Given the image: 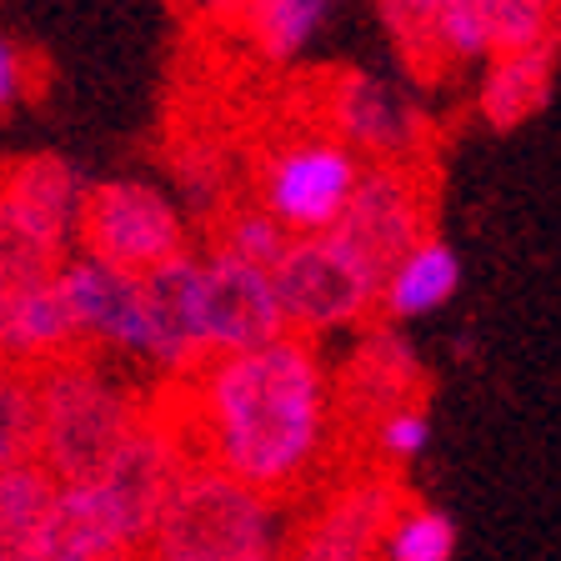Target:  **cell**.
<instances>
[{"label": "cell", "mask_w": 561, "mask_h": 561, "mask_svg": "<svg viewBox=\"0 0 561 561\" xmlns=\"http://www.w3.org/2000/svg\"><path fill=\"white\" fill-rule=\"evenodd\" d=\"M456 291H461V256H456V245L442 241V236H421L407 256H397L386 266L381 291H376V311L391 327H407V321L442 311Z\"/></svg>", "instance_id": "18"}, {"label": "cell", "mask_w": 561, "mask_h": 561, "mask_svg": "<svg viewBox=\"0 0 561 561\" xmlns=\"http://www.w3.org/2000/svg\"><path fill=\"white\" fill-rule=\"evenodd\" d=\"M366 161L346 151L327 130H301V136L276 140L261 156L256 171V206L286 236H327L341 221L351 191L362 181Z\"/></svg>", "instance_id": "8"}, {"label": "cell", "mask_w": 561, "mask_h": 561, "mask_svg": "<svg viewBox=\"0 0 561 561\" xmlns=\"http://www.w3.org/2000/svg\"><path fill=\"white\" fill-rule=\"evenodd\" d=\"M456 551V522L442 512V506L411 502L391 516L386 526V547L381 561H451Z\"/></svg>", "instance_id": "22"}, {"label": "cell", "mask_w": 561, "mask_h": 561, "mask_svg": "<svg viewBox=\"0 0 561 561\" xmlns=\"http://www.w3.org/2000/svg\"><path fill=\"white\" fill-rule=\"evenodd\" d=\"M362 442H366L362 467H371V456H376V471H391V477H397L401 467H411V461L432 446V416H426L421 401H411V407H397V411H386L381 421H371Z\"/></svg>", "instance_id": "23"}, {"label": "cell", "mask_w": 561, "mask_h": 561, "mask_svg": "<svg viewBox=\"0 0 561 561\" xmlns=\"http://www.w3.org/2000/svg\"><path fill=\"white\" fill-rule=\"evenodd\" d=\"M175 5L191 11V15H201V21H231L241 0H175Z\"/></svg>", "instance_id": "29"}, {"label": "cell", "mask_w": 561, "mask_h": 561, "mask_svg": "<svg viewBox=\"0 0 561 561\" xmlns=\"http://www.w3.org/2000/svg\"><path fill=\"white\" fill-rule=\"evenodd\" d=\"M60 301H66L70 336H76L81 351L105 356L116 366L140 362V336H146L140 276L70 251L66 266H60Z\"/></svg>", "instance_id": "13"}, {"label": "cell", "mask_w": 561, "mask_h": 561, "mask_svg": "<svg viewBox=\"0 0 561 561\" xmlns=\"http://www.w3.org/2000/svg\"><path fill=\"white\" fill-rule=\"evenodd\" d=\"M291 241H296V236L280 231V226L271 221L256 201H251V206H231L221 216V226H216V245H221V251L251 261V266H266V271L276 266L280 251H286Z\"/></svg>", "instance_id": "26"}, {"label": "cell", "mask_w": 561, "mask_h": 561, "mask_svg": "<svg viewBox=\"0 0 561 561\" xmlns=\"http://www.w3.org/2000/svg\"><path fill=\"white\" fill-rule=\"evenodd\" d=\"M331 371L316 341L276 336L256 351L216 356L186 376L175 416L186 432L191 461H206L221 477L261 491L280 506H296L327 481L336 442Z\"/></svg>", "instance_id": "1"}, {"label": "cell", "mask_w": 561, "mask_h": 561, "mask_svg": "<svg viewBox=\"0 0 561 561\" xmlns=\"http://www.w3.org/2000/svg\"><path fill=\"white\" fill-rule=\"evenodd\" d=\"M346 0H241L231 21L266 66H291L327 35Z\"/></svg>", "instance_id": "19"}, {"label": "cell", "mask_w": 561, "mask_h": 561, "mask_svg": "<svg viewBox=\"0 0 561 561\" xmlns=\"http://www.w3.org/2000/svg\"><path fill=\"white\" fill-rule=\"evenodd\" d=\"M201 336H206V362L286 336L271 271L210 245L201 256Z\"/></svg>", "instance_id": "12"}, {"label": "cell", "mask_w": 561, "mask_h": 561, "mask_svg": "<svg viewBox=\"0 0 561 561\" xmlns=\"http://www.w3.org/2000/svg\"><path fill=\"white\" fill-rule=\"evenodd\" d=\"M331 236H341L376 276H386L391 261L407 256L421 236H432V175H426V165H366Z\"/></svg>", "instance_id": "10"}, {"label": "cell", "mask_w": 561, "mask_h": 561, "mask_svg": "<svg viewBox=\"0 0 561 561\" xmlns=\"http://www.w3.org/2000/svg\"><path fill=\"white\" fill-rule=\"evenodd\" d=\"M376 11H381L391 46L407 56V66L432 70V21L442 0H376Z\"/></svg>", "instance_id": "27"}, {"label": "cell", "mask_w": 561, "mask_h": 561, "mask_svg": "<svg viewBox=\"0 0 561 561\" xmlns=\"http://www.w3.org/2000/svg\"><path fill=\"white\" fill-rule=\"evenodd\" d=\"M421 391V366L416 351L397 336L391 327L362 336V346L351 351L341 386H331V401H336V426H346L351 436H366L371 421H381L386 411L411 407Z\"/></svg>", "instance_id": "15"}, {"label": "cell", "mask_w": 561, "mask_h": 561, "mask_svg": "<svg viewBox=\"0 0 561 561\" xmlns=\"http://www.w3.org/2000/svg\"><path fill=\"white\" fill-rule=\"evenodd\" d=\"M50 491L56 481L35 467H11L0 471V561H21L25 547H31L35 526L50 506Z\"/></svg>", "instance_id": "21"}, {"label": "cell", "mask_w": 561, "mask_h": 561, "mask_svg": "<svg viewBox=\"0 0 561 561\" xmlns=\"http://www.w3.org/2000/svg\"><path fill=\"white\" fill-rule=\"evenodd\" d=\"M76 251L70 236L35 221L0 191V356L11 366L56 362L76 351L70 316L60 301V266Z\"/></svg>", "instance_id": "4"}, {"label": "cell", "mask_w": 561, "mask_h": 561, "mask_svg": "<svg viewBox=\"0 0 561 561\" xmlns=\"http://www.w3.org/2000/svg\"><path fill=\"white\" fill-rule=\"evenodd\" d=\"M186 206L175 191L146 175H105L91 181L81 201V226H76V245L81 256L105 261L130 276H146L161 261L191 251L186 245Z\"/></svg>", "instance_id": "6"}, {"label": "cell", "mask_w": 561, "mask_h": 561, "mask_svg": "<svg viewBox=\"0 0 561 561\" xmlns=\"http://www.w3.org/2000/svg\"><path fill=\"white\" fill-rule=\"evenodd\" d=\"M286 516L291 506L221 477L206 461H186L136 561H280Z\"/></svg>", "instance_id": "3"}, {"label": "cell", "mask_w": 561, "mask_h": 561, "mask_svg": "<svg viewBox=\"0 0 561 561\" xmlns=\"http://www.w3.org/2000/svg\"><path fill=\"white\" fill-rule=\"evenodd\" d=\"M140 311H146V336H140V366L161 371L165 381H186L206 366V336H201V256L161 261L140 276Z\"/></svg>", "instance_id": "14"}, {"label": "cell", "mask_w": 561, "mask_h": 561, "mask_svg": "<svg viewBox=\"0 0 561 561\" xmlns=\"http://www.w3.org/2000/svg\"><path fill=\"white\" fill-rule=\"evenodd\" d=\"M21 561H130L121 522L111 516L101 486H56Z\"/></svg>", "instance_id": "16"}, {"label": "cell", "mask_w": 561, "mask_h": 561, "mask_svg": "<svg viewBox=\"0 0 561 561\" xmlns=\"http://www.w3.org/2000/svg\"><path fill=\"white\" fill-rule=\"evenodd\" d=\"M401 506H407V486L391 471H336L291 506L280 561H381L386 526Z\"/></svg>", "instance_id": "5"}, {"label": "cell", "mask_w": 561, "mask_h": 561, "mask_svg": "<svg viewBox=\"0 0 561 561\" xmlns=\"http://www.w3.org/2000/svg\"><path fill=\"white\" fill-rule=\"evenodd\" d=\"M191 446L186 432H181V416L175 407H161V401H146V411L136 416V426L126 432V442L116 446V456L105 461V471L95 477L111 516L121 522V537L130 547V561H136L140 541L151 531L156 512L165 506L175 477L186 471Z\"/></svg>", "instance_id": "9"}, {"label": "cell", "mask_w": 561, "mask_h": 561, "mask_svg": "<svg viewBox=\"0 0 561 561\" xmlns=\"http://www.w3.org/2000/svg\"><path fill=\"white\" fill-rule=\"evenodd\" d=\"M280 321L291 336H336L356 331L376 311L381 276L351 251L341 236H296L271 266Z\"/></svg>", "instance_id": "7"}, {"label": "cell", "mask_w": 561, "mask_h": 561, "mask_svg": "<svg viewBox=\"0 0 561 561\" xmlns=\"http://www.w3.org/2000/svg\"><path fill=\"white\" fill-rule=\"evenodd\" d=\"M557 81V46L531 50H496L481 60L477 76V116L491 130H516L531 116H541Z\"/></svg>", "instance_id": "17"}, {"label": "cell", "mask_w": 561, "mask_h": 561, "mask_svg": "<svg viewBox=\"0 0 561 561\" xmlns=\"http://www.w3.org/2000/svg\"><path fill=\"white\" fill-rule=\"evenodd\" d=\"M35 81H41V70H35L31 50H25L15 35L0 31V116H11L15 105L31 101Z\"/></svg>", "instance_id": "28"}, {"label": "cell", "mask_w": 561, "mask_h": 561, "mask_svg": "<svg viewBox=\"0 0 561 561\" xmlns=\"http://www.w3.org/2000/svg\"><path fill=\"white\" fill-rule=\"evenodd\" d=\"M35 467L56 486H91L146 411L130 376L105 356L66 351L35 366Z\"/></svg>", "instance_id": "2"}, {"label": "cell", "mask_w": 561, "mask_h": 561, "mask_svg": "<svg viewBox=\"0 0 561 561\" xmlns=\"http://www.w3.org/2000/svg\"><path fill=\"white\" fill-rule=\"evenodd\" d=\"M35 461V376L25 366L0 371V471Z\"/></svg>", "instance_id": "24"}, {"label": "cell", "mask_w": 561, "mask_h": 561, "mask_svg": "<svg viewBox=\"0 0 561 561\" xmlns=\"http://www.w3.org/2000/svg\"><path fill=\"white\" fill-rule=\"evenodd\" d=\"M85 181L66 156L35 151V156H15V161L0 165V191L15 201L21 210H31L35 221L56 226L60 236L76 241V226H81V201H85Z\"/></svg>", "instance_id": "20"}, {"label": "cell", "mask_w": 561, "mask_h": 561, "mask_svg": "<svg viewBox=\"0 0 561 561\" xmlns=\"http://www.w3.org/2000/svg\"><path fill=\"white\" fill-rule=\"evenodd\" d=\"M327 136H336L346 151H356L371 165H407L421 161L426 146V111L407 85L371 76V70H346L327 85Z\"/></svg>", "instance_id": "11"}, {"label": "cell", "mask_w": 561, "mask_h": 561, "mask_svg": "<svg viewBox=\"0 0 561 561\" xmlns=\"http://www.w3.org/2000/svg\"><path fill=\"white\" fill-rule=\"evenodd\" d=\"M5 366H11V362H5V356H0V371H5Z\"/></svg>", "instance_id": "30"}, {"label": "cell", "mask_w": 561, "mask_h": 561, "mask_svg": "<svg viewBox=\"0 0 561 561\" xmlns=\"http://www.w3.org/2000/svg\"><path fill=\"white\" fill-rule=\"evenodd\" d=\"M481 11L491 25V56L557 46V0H481Z\"/></svg>", "instance_id": "25"}]
</instances>
